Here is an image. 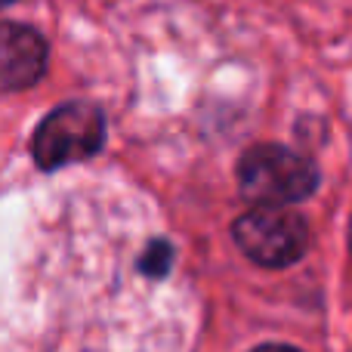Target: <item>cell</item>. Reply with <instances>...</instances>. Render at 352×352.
<instances>
[{
    "instance_id": "1",
    "label": "cell",
    "mask_w": 352,
    "mask_h": 352,
    "mask_svg": "<svg viewBox=\"0 0 352 352\" xmlns=\"http://www.w3.org/2000/svg\"><path fill=\"white\" fill-rule=\"evenodd\" d=\"M238 192L250 207H287L312 198L322 182V170L303 152L278 142L250 146L235 167Z\"/></svg>"
},
{
    "instance_id": "2",
    "label": "cell",
    "mask_w": 352,
    "mask_h": 352,
    "mask_svg": "<svg viewBox=\"0 0 352 352\" xmlns=\"http://www.w3.org/2000/svg\"><path fill=\"white\" fill-rule=\"evenodd\" d=\"M105 111L96 102H62L37 124L31 136V158L41 170L53 173L78 161H90L105 146Z\"/></svg>"
},
{
    "instance_id": "3",
    "label": "cell",
    "mask_w": 352,
    "mask_h": 352,
    "mask_svg": "<svg viewBox=\"0 0 352 352\" xmlns=\"http://www.w3.org/2000/svg\"><path fill=\"white\" fill-rule=\"evenodd\" d=\"M238 250L263 269H285L309 250V223L285 207H254L232 226Z\"/></svg>"
},
{
    "instance_id": "4",
    "label": "cell",
    "mask_w": 352,
    "mask_h": 352,
    "mask_svg": "<svg viewBox=\"0 0 352 352\" xmlns=\"http://www.w3.org/2000/svg\"><path fill=\"white\" fill-rule=\"evenodd\" d=\"M50 68V43L25 22H0V93L41 84Z\"/></svg>"
},
{
    "instance_id": "5",
    "label": "cell",
    "mask_w": 352,
    "mask_h": 352,
    "mask_svg": "<svg viewBox=\"0 0 352 352\" xmlns=\"http://www.w3.org/2000/svg\"><path fill=\"white\" fill-rule=\"evenodd\" d=\"M250 352H300V349L297 346H287V343H263V346H256Z\"/></svg>"
},
{
    "instance_id": "6",
    "label": "cell",
    "mask_w": 352,
    "mask_h": 352,
    "mask_svg": "<svg viewBox=\"0 0 352 352\" xmlns=\"http://www.w3.org/2000/svg\"><path fill=\"white\" fill-rule=\"evenodd\" d=\"M10 3H16V0H0V10H3V6H10Z\"/></svg>"
}]
</instances>
